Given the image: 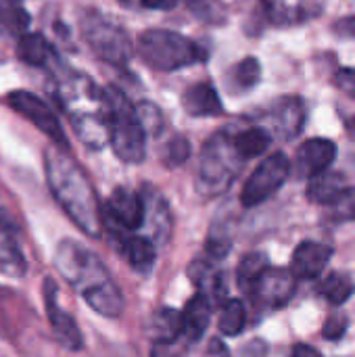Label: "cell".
<instances>
[{"label": "cell", "instance_id": "1", "mask_svg": "<svg viewBox=\"0 0 355 357\" xmlns=\"http://www.w3.org/2000/svg\"><path fill=\"white\" fill-rule=\"evenodd\" d=\"M54 268L100 316L119 318L123 312L121 289L111 278L103 259L77 241L65 238L54 249Z\"/></svg>", "mask_w": 355, "mask_h": 357}, {"label": "cell", "instance_id": "2", "mask_svg": "<svg viewBox=\"0 0 355 357\" xmlns=\"http://www.w3.org/2000/svg\"><path fill=\"white\" fill-rule=\"evenodd\" d=\"M48 188L61 209L88 236L103 234L100 201L80 163L63 149L52 146L44 155Z\"/></svg>", "mask_w": 355, "mask_h": 357}, {"label": "cell", "instance_id": "3", "mask_svg": "<svg viewBox=\"0 0 355 357\" xmlns=\"http://www.w3.org/2000/svg\"><path fill=\"white\" fill-rule=\"evenodd\" d=\"M103 113L107 117L109 144L123 163H140L146 155V132L136 115L134 105L119 90H103Z\"/></svg>", "mask_w": 355, "mask_h": 357}, {"label": "cell", "instance_id": "4", "mask_svg": "<svg viewBox=\"0 0 355 357\" xmlns=\"http://www.w3.org/2000/svg\"><path fill=\"white\" fill-rule=\"evenodd\" d=\"M138 56L157 71H178L205 61V50L190 38L172 29H146L136 42Z\"/></svg>", "mask_w": 355, "mask_h": 357}, {"label": "cell", "instance_id": "5", "mask_svg": "<svg viewBox=\"0 0 355 357\" xmlns=\"http://www.w3.org/2000/svg\"><path fill=\"white\" fill-rule=\"evenodd\" d=\"M243 159L232 144V134L228 130L216 132L201 151V161L197 169V190L203 197L222 195L239 176Z\"/></svg>", "mask_w": 355, "mask_h": 357}, {"label": "cell", "instance_id": "6", "mask_svg": "<svg viewBox=\"0 0 355 357\" xmlns=\"http://www.w3.org/2000/svg\"><path fill=\"white\" fill-rule=\"evenodd\" d=\"M80 25L86 44L92 48V52L98 59L117 67L126 65L132 59L134 46L128 31L107 15H100L96 10H86L80 19Z\"/></svg>", "mask_w": 355, "mask_h": 357}, {"label": "cell", "instance_id": "7", "mask_svg": "<svg viewBox=\"0 0 355 357\" xmlns=\"http://www.w3.org/2000/svg\"><path fill=\"white\" fill-rule=\"evenodd\" d=\"M289 176H291V161L285 153H272L270 157H266L243 184L241 190L243 207L251 209L266 203L285 186Z\"/></svg>", "mask_w": 355, "mask_h": 357}, {"label": "cell", "instance_id": "8", "mask_svg": "<svg viewBox=\"0 0 355 357\" xmlns=\"http://www.w3.org/2000/svg\"><path fill=\"white\" fill-rule=\"evenodd\" d=\"M103 228H109L117 236L132 234L144 226V199L128 188H117L100 205Z\"/></svg>", "mask_w": 355, "mask_h": 357}, {"label": "cell", "instance_id": "9", "mask_svg": "<svg viewBox=\"0 0 355 357\" xmlns=\"http://www.w3.org/2000/svg\"><path fill=\"white\" fill-rule=\"evenodd\" d=\"M6 105L23 115L29 123H33L42 134H46L59 149L69 151V140L65 136V130L56 117V113L48 107L46 100L36 96L33 92L27 90H15L6 96Z\"/></svg>", "mask_w": 355, "mask_h": 357}, {"label": "cell", "instance_id": "10", "mask_svg": "<svg viewBox=\"0 0 355 357\" xmlns=\"http://www.w3.org/2000/svg\"><path fill=\"white\" fill-rule=\"evenodd\" d=\"M297 291V278L291 270L285 268H268L249 289V297L255 305L264 310H280L285 307Z\"/></svg>", "mask_w": 355, "mask_h": 357}, {"label": "cell", "instance_id": "11", "mask_svg": "<svg viewBox=\"0 0 355 357\" xmlns=\"http://www.w3.org/2000/svg\"><path fill=\"white\" fill-rule=\"evenodd\" d=\"M264 17L274 27L305 25L324 15L326 0H259Z\"/></svg>", "mask_w": 355, "mask_h": 357}, {"label": "cell", "instance_id": "12", "mask_svg": "<svg viewBox=\"0 0 355 357\" xmlns=\"http://www.w3.org/2000/svg\"><path fill=\"white\" fill-rule=\"evenodd\" d=\"M42 293H44V305H46V314H48V322H50V328L54 333V339L65 349H71V351L82 349V345H84L82 331L77 328V322L73 320V316L63 312V307L59 305L56 282L52 278H46Z\"/></svg>", "mask_w": 355, "mask_h": 357}, {"label": "cell", "instance_id": "13", "mask_svg": "<svg viewBox=\"0 0 355 357\" xmlns=\"http://www.w3.org/2000/svg\"><path fill=\"white\" fill-rule=\"evenodd\" d=\"M337 159V144L328 138H310L305 140L295 155L291 169H295L297 178H314L326 169Z\"/></svg>", "mask_w": 355, "mask_h": 357}, {"label": "cell", "instance_id": "14", "mask_svg": "<svg viewBox=\"0 0 355 357\" xmlns=\"http://www.w3.org/2000/svg\"><path fill=\"white\" fill-rule=\"evenodd\" d=\"M335 249L326 243L303 241L291 257V274L299 280H316L331 264Z\"/></svg>", "mask_w": 355, "mask_h": 357}, {"label": "cell", "instance_id": "15", "mask_svg": "<svg viewBox=\"0 0 355 357\" xmlns=\"http://www.w3.org/2000/svg\"><path fill=\"white\" fill-rule=\"evenodd\" d=\"M270 121L282 140H295L308 121V107L301 96H282L270 111Z\"/></svg>", "mask_w": 355, "mask_h": 357}, {"label": "cell", "instance_id": "16", "mask_svg": "<svg viewBox=\"0 0 355 357\" xmlns=\"http://www.w3.org/2000/svg\"><path fill=\"white\" fill-rule=\"evenodd\" d=\"M0 272L10 278H21L27 272V261L19 247L17 226L6 209H0Z\"/></svg>", "mask_w": 355, "mask_h": 357}, {"label": "cell", "instance_id": "17", "mask_svg": "<svg viewBox=\"0 0 355 357\" xmlns=\"http://www.w3.org/2000/svg\"><path fill=\"white\" fill-rule=\"evenodd\" d=\"M211 312H213V303L201 293H197L186 303L184 312L180 314L182 316V335L180 337H184V341L188 345H195L203 339V335L209 326V320H211Z\"/></svg>", "mask_w": 355, "mask_h": 357}, {"label": "cell", "instance_id": "18", "mask_svg": "<svg viewBox=\"0 0 355 357\" xmlns=\"http://www.w3.org/2000/svg\"><path fill=\"white\" fill-rule=\"evenodd\" d=\"M182 109L190 117H216L224 113L218 90L209 82H199L182 94Z\"/></svg>", "mask_w": 355, "mask_h": 357}, {"label": "cell", "instance_id": "19", "mask_svg": "<svg viewBox=\"0 0 355 357\" xmlns=\"http://www.w3.org/2000/svg\"><path fill=\"white\" fill-rule=\"evenodd\" d=\"M347 190V178L341 172H322L314 178H310L308 188H305V197L310 203L316 205H324L331 207L333 203L339 201V197Z\"/></svg>", "mask_w": 355, "mask_h": 357}, {"label": "cell", "instance_id": "20", "mask_svg": "<svg viewBox=\"0 0 355 357\" xmlns=\"http://www.w3.org/2000/svg\"><path fill=\"white\" fill-rule=\"evenodd\" d=\"M119 238V253L126 257L132 270L136 272H151L157 259L155 243L146 236H136V234H121Z\"/></svg>", "mask_w": 355, "mask_h": 357}, {"label": "cell", "instance_id": "21", "mask_svg": "<svg viewBox=\"0 0 355 357\" xmlns=\"http://www.w3.org/2000/svg\"><path fill=\"white\" fill-rule=\"evenodd\" d=\"M190 276L199 287V293L205 295L213 305H222L226 301V280L220 270H216L209 261H197L190 266Z\"/></svg>", "mask_w": 355, "mask_h": 357}, {"label": "cell", "instance_id": "22", "mask_svg": "<svg viewBox=\"0 0 355 357\" xmlns=\"http://www.w3.org/2000/svg\"><path fill=\"white\" fill-rule=\"evenodd\" d=\"M146 331L153 345H172L182 335V316L172 307H161L151 316Z\"/></svg>", "mask_w": 355, "mask_h": 357}, {"label": "cell", "instance_id": "23", "mask_svg": "<svg viewBox=\"0 0 355 357\" xmlns=\"http://www.w3.org/2000/svg\"><path fill=\"white\" fill-rule=\"evenodd\" d=\"M17 56L25 65L31 67H44L54 59L52 44L38 31H27L17 42Z\"/></svg>", "mask_w": 355, "mask_h": 357}, {"label": "cell", "instance_id": "24", "mask_svg": "<svg viewBox=\"0 0 355 357\" xmlns=\"http://www.w3.org/2000/svg\"><path fill=\"white\" fill-rule=\"evenodd\" d=\"M272 140H274L272 134L262 126H251V128H245V130L232 134V144L243 161L264 155L272 146Z\"/></svg>", "mask_w": 355, "mask_h": 357}, {"label": "cell", "instance_id": "25", "mask_svg": "<svg viewBox=\"0 0 355 357\" xmlns=\"http://www.w3.org/2000/svg\"><path fill=\"white\" fill-rule=\"evenodd\" d=\"M29 23L31 17L23 8L21 0H0V33L21 38L27 33Z\"/></svg>", "mask_w": 355, "mask_h": 357}, {"label": "cell", "instance_id": "26", "mask_svg": "<svg viewBox=\"0 0 355 357\" xmlns=\"http://www.w3.org/2000/svg\"><path fill=\"white\" fill-rule=\"evenodd\" d=\"M354 293L355 282L352 280V276L341 274V272H333V274L324 276L322 282H320V287H318V295H320L326 303H331V305H335V307L347 303V301L352 299Z\"/></svg>", "mask_w": 355, "mask_h": 357}, {"label": "cell", "instance_id": "27", "mask_svg": "<svg viewBox=\"0 0 355 357\" xmlns=\"http://www.w3.org/2000/svg\"><path fill=\"white\" fill-rule=\"evenodd\" d=\"M230 90L232 92H247V90H253L259 79H262V63L255 59V56H247L243 61H239L230 75Z\"/></svg>", "mask_w": 355, "mask_h": 357}, {"label": "cell", "instance_id": "28", "mask_svg": "<svg viewBox=\"0 0 355 357\" xmlns=\"http://www.w3.org/2000/svg\"><path fill=\"white\" fill-rule=\"evenodd\" d=\"M142 199H144V222L151 220L157 236L165 234L169 230V207H167L165 199L155 188H146Z\"/></svg>", "mask_w": 355, "mask_h": 357}, {"label": "cell", "instance_id": "29", "mask_svg": "<svg viewBox=\"0 0 355 357\" xmlns=\"http://www.w3.org/2000/svg\"><path fill=\"white\" fill-rule=\"evenodd\" d=\"M247 324V310L241 299H226L220 305V333L226 337H239Z\"/></svg>", "mask_w": 355, "mask_h": 357}, {"label": "cell", "instance_id": "30", "mask_svg": "<svg viewBox=\"0 0 355 357\" xmlns=\"http://www.w3.org/2000/svg\"><path fill=\"white\" fill-rule=\"evenodd\" d=\"M270 268V261H268V255L266 253H259V251H253V253H247L239 268H236V280H239V287L243 291H247L266 270Z\"/></svg>", "mask_w": 355, "mask_h": 357}, {"label": "cell", "instance_id": "31", "mask_svg": "<svg viewBox=\"0 0 355 357\" xmlns=\"http://www.w3.org/2000/svg\"><path fill=\"white\" fill-rule=\"evenodd\" d=\"M188 157H190V142L184 136L172 138L161 151V161L165 167H178V165L186 163Z\"/></svg>", "mask_w": 355, "mask_h": 357}, {"label": "cell", "instance_id": "32", "mask_svg": "<svg viewBox=\"0 0 355 357\" xmlns=\"http://www.w3.org/2000/svg\"><path fill=\"white\" fill-rule=\"evenodd\" d=\"M134 109H136V115H138V119H140V123H142V128H144L146 134L149 132H153V134H159L161 132V128H163V115H161V111L155 105L140 102Z\"/></svg>", "mask_w": 355, "mask_h": 357}, {"label": "cell", "instance_id": "33", "mask_svg": "<svg viewBox=\"0 0 355 357\" xmlns=\"http://www.w3.org/2000/svg\"><path fill=\"white\" fill-rule=\"evenodd\" d=\"M347 328H349V318L345 314H333L324 322L322 337L328 339V341H333V343H337V341H341L345 337Z\"/></svg>", "mask_w": 355, "mask_h": 357}, {"label": "cell", "instance_id": "34", "mask_svg": "<svg viewBox=\"0 0 355 357\" xmlns=\"http://www.w3.org/2000/svg\"><path fill=\"white\" fill-rule=\"evenodd\" d=\"M333 84L337 86V90H341L345 96L355 100V69L354 67H341L335 75H333Z\"/></svg>", "mask_w": 355, "mask_h": 357}, {"label": "cell", "instance_id": "35", "mask_svg": "<svg viewBox=\"0 0 355 357\" xmlns=\"http://www.w3.org/2000/svg\"><path fill=\"white\" fill-rule=\"evenodd\" d=\"M232 249V243L226 234H211L209 241H207V255L216 261V259H222L230 253Z\"/></svg>", "mask_w": 355, "mask_h": 357}, {"label": "cell", "instance_id": "36", "mask_svg": "<svg viewBox=\"0 0 355 357\" xmlns=\"http://www.w3.org/2000/svg\"><path fill=\"white\" fill-rule=\"evenodd\" d=\"M333 31L339 38H347V40H355V15L349 17H341L333 23Z\"/></svg>", "mask_w": 355, "mask_h": 357}, {"label": "cell", "instance_id": "37", "mask_svg": "<svg viewBox=\"0 0 355 357\" xmlns=\"http://www.w3.org/2000/svg\"><path fill=\"white\" fill-rule=\"evenodd\" d=\"M128 2V0H126ZM138 2L140 6L144 8H153V10H167V8H174L180 0H134Z\"/></svg>", "mask_w": 355, "mask_h": 357}, {"label": "cell", "instance_id": "38", "mask_svg": "<svg viewBox=\"0 0 355 357\" xmlns=\"http://www.w3.org/2000/svg\"><path fill=\"white\" fill-rule=\"evenodd\" d=\"M291 357H322V354H320L316 347H312V345L299 343V345H295V347H293V354H291Z\"/></svg>", "mask_w": 355, "mask_h": 357}, {"label": "cell", "instance_id": "39", "mask_svg": "<svg viewBox=\"0 0 355 357\" xmlns=\"http://www.w3.org/2000/svg\"><path fill=\"white\" fill-rule=\"evenodd\" d=\"M207 357H230L228 354V349H226V345L220 341V339H213L211 343H209V349H207Z\"/></svg>", "mask_w": 355, "mask_h": 357}, {"label": "cell", "instance_id": "40", "mask_svg": "<svg viewBox=\"0 0 355 357\" xmlns=\"http://www.w3.org/2000/svg\"><path fill=\"white\" fill-rule=\"evenodd\" d=\"M151 357H180V354H176L169 345H153Z\"/></svg>", "mask_w": 355, "mask_h": 357}, {"label": "cell", "instance_id": "41", "mask_svg": "<svg viewBox=\"0 0 355 357\" xmlns=\"http://www.w3.org/2000/svg\"><path fill=\"white\" fill-rule=\"evenodd\" d=\"M345 130H347V134L355 140V115L349 117V119H345Z\"/></svg>", "mask_w": 355, "mask_h": 357}]
</instances>
